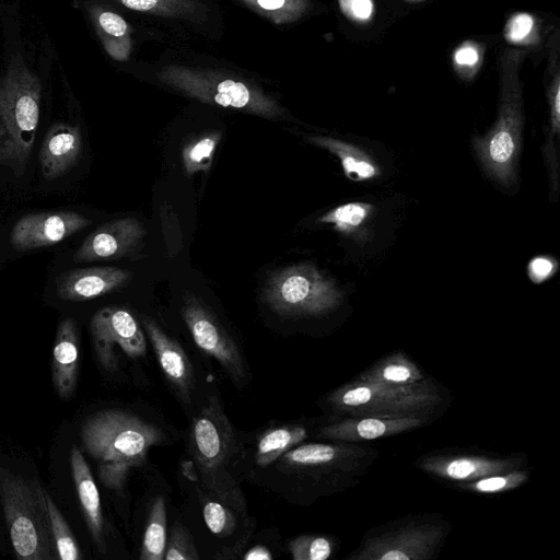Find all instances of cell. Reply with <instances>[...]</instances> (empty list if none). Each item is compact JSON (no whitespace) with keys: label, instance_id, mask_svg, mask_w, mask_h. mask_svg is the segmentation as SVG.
<instances>
[{"label":"cell","instance_id":"7402d4cb","mask_svg":"<svg viewBox=\"0 0 560 560\" xmlns=\"http://www.w3.org/2000/svg\"><path fill=\"white\" fill-rule=\"evenodd\" d=\"M40 497L46 512L48 527L55 542L58 559L78 560L82 558L81 550L72 535V532L57 508L51 497L40 487Z\"/></svg>","mask_w":560,"mask_h":560},{"label":"cell","instance_id":"f35d334b","mask_svg":"<svg viewBox=\"0 0 560 560\" xmlns=\"http://www.w3.org/2000/svg\"><path fill=\"white\" fill-rule=\"evenodd\" d=\"M244 559H246V560H271L272 555L269 551V549H267L266 547L257 545V546L253 547L252 549H249L244 555Z\"/></svg>","mask_w":560,"mask_h":560},{"label":"cell","instance_id":"52a82bcc","mask_svg":"<svg viewBox=\"0 0 560 560\" xmlns=\"http://www.w3.org/2000/svg\"><path fill=\"white\" fill-rule=\"evenodd\" d=\"M40 485L0 467V501L16 558L52 560L58 558L51 538Z\"/></svg>","mask_w":560,"mask_h":560},{"label":"cell","instance_id":"836d02e7","mask_svg":"<svg viewBox=\"0 0 560 560\" xmlns=\"http://www.w3.org/2000/svg\"><path fill=\"white\" fill-rule=\"evenodd\" d=\"M358 434L366 440L380 438L386 431V425L378 419H364L357 425Z\"/></svg>","mask_w":560,"mask_h":560},{"label":"cell","instance_id":"8d00e7d4","mask_svg":"<svg viewBox=\"0 0 560 560\" xmlns=\"http://www.w3.org/2000/svg\"><path fill=\"white\" fill-rule=\"evenodd\" d=\"M383 376L392 382H404L410 377V371L405 366L390 365L384 370Z\"/></svg>","mask_w":560,"mask_h":560},{"label":"cell","instance_id":"f1b7e54d","mask_svg":"<svg viewBox=\"0 0 560 560\" xmlns=\"http://www.w3.org/2000/svg\"><path fill=\"white\" fill-rule=\"evenodd\" d=\"M295 560H325L330 556L329 541L324 537L300 536L289 544Z\"/></svg>","mask_w":560,"mask_h":560},{"label":"cell","instance_id":"3957f363","mask_svg":"<svg viewBox=\"0 0 560 560\" xmlns=\"http://www.w3.org/2000/svg\"><path fill=\"white\" fill-rule=\"evenodd\" d=\"M164 46L215 43L225 31L221 0H106Z\"/></svg>","mask_w":560,"mask_h":560},{"label":"cell","instance_id":"9c48e42d","mask_svg":"<svg viewBox=\"0 0 560 560\" xmlns=\"http://www.w3.org/2000/svg\"><path fill=\"white\" fill-rule=\"evenodd\" d=\"M90 329L96 358L108 371L118 368L121 354L138 358L145 353L144 334L126 308L107 306L100 310L93 315Z\"/></svg>","mask_w":560,"mask_h":560},{"label":"cell","instance_id":"7a4b0ae2","mask_svg":"<svg viewBox=\"0 0 560 560\" xmlns=\"http://www.w3.org/2000/svg\"><path fill=\"white\" fill-rule=\"evenodd\" d=\"M164 432L143 419L118 409L88 417L81 428L85 452L97 463L98 478L110 490H121L130 469L145 460L151 446Z\"/></svg>","mask_w":560,"mask_h":560},{"label":"cell","instance_id":"277c9868","mask_svg":"<svg viewBox=\"0 0 560 560\" xmlns=\"http://www.w3.org/2000/svg\"><path fill=\"white\" fill-rule=\"evenodd\" d=\"M42 84L14 55L0 75V165L16 177L26 168L39 121Z\"/></svg>","mask_w":560,"mask_h":560},{"label":"cell","instance_id":"44dd1931","mask_svg":"<svg viewBox=\"0 0 560 560\" xmlns=\"http://www.w3.org/2000/svg\"><path fill=\"white\" fill-rule=\"evenodd\" d=\"M305 436V429L298 425H285L266 431L257 443L256 465L260 467L271 465L285 452L303 441Z\"/></svg>","mask_w":560,"mask_h":560},{"label":"cell","instance_id":"5b68a950","mask_svg":"<svg viewBox=\"0 0 560 560\" xmlns=\"http://www.w3.org/2000/svg\"><path fill=\"white\" fill-rule=\"evenodd\" d=\"M190 452L203 487L219 501L243 513L244 497L228 470L235 452V435L215 397L208 399L192 421Z\"/></svg>","mask_w":560,"mask_h":560},{"label":"cell","instance_id":"d6986e66","mask_svg":"<svg viewBox=\"0 0 560 560\" xmlns=\"http://www.w3.org/2000/svg\"><path fill=\"white\" fill-rule=\"evenodd\" d=\"M272 26L287 30L308 18L315 9L313 0H230Z\"/></svg>","mask_w":560,"mask_h":560},{"label":"cell","instance_id":"f546056e","mask_svg":"<svg viewBox=\"0 0 560 560\" xmlns=\"http://www.w3.org/2000/svg\"><path fill=\"white\" fill-rule=\"evenodd\" d=\"M482 55L481 46L478 43L465 42L454 51V66L463 78H471L482 62Z\"/></svg>","mask_w":560,"mask_h":560},{"label":"cell","instance_id":"4fadbf2b","mask_svg":"<svg viewBox=\"0 0 560 560\" xmlns=\"http://www.w3.org/2000/svg\"><path fill=\"white\" fill-rule=\"evenodd\" d=\"M145 234L143 224L133 218L107 222L83 241L73 260L88 262L121 258L136 249Z\"/></svg>","mask_w":560,"mask_h":560},{"label":"cell","instance_id":"cb8c5ba5","mask_svg":"<svg viewBox=\"0 0 560 560\" xmlns=\"http://www.w3.org/2000/svg\"><path fill=\"white\" fill-rule=\"evenodd\" d=\"M220 138V132H210L194 139L185 145L183 162L187 174L191 175L209 170Z\"/></svg>","mask_w":560,"mask_h":560},{"label":"cell","instance_id":"e575fe53","mask_svg":"<svg viewBox=\"0 0 560 560\" xmlns=\"http://www.w3.org/2000/svg\"><path fill=\"white\" fill-rule=\"evenodd\" d=\"M476 467L474 463L467 459H457L452 462L447 468L446 472L450 477L454 479H464L471 475L475 471Z\"/></svg>","mask_w":560,"mask_h":560},{"label":"cell","instance_id":"60d3db41","mask_svg":"<svg viewBox=\"0 0 560 560\" xmlns=\"http://www.w3.org/2000/svg\"><path fill=\"white\" fill-rule=\"evenodd\" d=\"M381 559L383 560H399V559H409V556L405 555L404 552H400L398 550H390L384 555L381 556Z\"/></svg>","mask_w":560,"mask_h":560},{"label":"cell","instance_id":"ac0fdd59","mask_svg":"<svg viewBox=\"0 0 560 560\" xmlns=\"http://www.w3.org/2000/svg\"><path fill=\"white\" fill-rule=\"evenodd\" d=\"M70 467L88 528L98 550L104 553L106 551V546L100 493L91 469L82 452L75 445L72 446L70 452Z\"/></svg>","mask_w":560,"mask_h":560},{"label":"cell","instance_id":"5bb4252c","mask_svg":"<svg viewBox=\"0 0 560 560\" xmlns=\"http://www.w3.org/2000/svg\"><path fill=\"white\" fill-rule=\"evenodd\" d=\"M131 276L128 270L110 266L68 270L58 276L56 292L65 301H88L120 289Z\"/></svg>","mask_w":560,"mask_h":560},{"label":"cell","instance_id":"4dcf8cb0","mask_svg":"<svg viewBox=\"0 0 560 560\" xmlns=\"http://www.w3.org/2000/svg\"><path fill=\"white\" fill-rule=\"evenodd\" d=\"M537 37L535 19L528 14L514 15L505 27V38L516 44H530Z\"/></svg>","mask_w":560,"mask_h":560},{"label":"cell","instance_id":"8fae6325","mask_svg":"<svg viewBox=\"0 0 560 560\" xmlns=\"http://www.w3.org/2000/svg\"><path fill=\"white\" fill-rule=\"evenodd\" d=\"M90 224L74 211L31 213L14 224L10 240L15 249L30 250L60 243Z\"/></svg>","mask_w":560,"mask_h":560},{"label":"cell","instance_id":"4316f807","mask_svg":"<svg viewBox=\"0 0 560 560\" xmlns=\"http://www.w3.org/2000/svg\"><path fill=\"white\" fill-rule=\"evenodd\" d=\"M202 514L210 532L219 537H228L236 528L237 520L232 509L220 501L206 502Z\"/></svg>","mask_w":560,"mask_h":560},{"label":"cell","instance_id":"30bf717a","mask_svg":"<svg viewBox=\"0 0 560 560\" xmlns=\"http://www.w3.org/2000/svg\"><path fill=\"white\" fill-rule=\"evenodd\" d=\"M182 315L195 343L215 359L236 384H242L246 378L243 357L210 310L192 294H186Z\"/></svg>","mask_w":560,"mask_h":560},{"label":"cell","instance_id":"d6a6232c","mask_svg":"<svg viewBox=\"0 0 560 560\" xmlns=\"http://www.w3.org/2000/svg\"><path fill=\"white\" fill-rule=\"evenodd\" d=\"M556 270V262L548 257H535L528 264V275L533 282L540 283Z\"/></svg>","mask_w":560,"mask_h":560},{"label":"cell","instance_id":"7c38bea8","mask_svg":"<svg viewBox=\"0 0 560 560\" xmlns=\"http://www.w3.org/2000/svg\"><path fill=\"white\" fill-rule=\"evenodd\" d=\"M90 20L105 52L117 62H132L137 49L152 36L128 18L100 3L88 7Z\"/></svg>","mask_w":560,"mask_h":560},{"label":"cell","instance_id":"6da1fadb","mask_svg":"<svg viewBox=\"0 0 560 560\" xmlns=\"http://www.w3.org/2000/svg\"><path fill=\"white\" fill-rule=\"evenodd\" d=\"M140 81L199 103L267 119L288 112L258 73L189 45H168L152 59L130 62Z\"/></svg>","mask_w":560,"mask_h":560},{"label":"cell","instance_id":"d4e9b609","mask_svg":"<svg viewBox=\"0 0 560 560\" xmlns=\"http://www.w3.org/2000/svg\"><path fill=\"white\" fill-rule=\"evenodd\" d=\"M547 67V97L550 107L551 129L558 133L560 129V66H559V32L550 37L549 60Z\"/></svg>","mask_w":560,"mask_h":560},{"label":"cell","instance_id":"b9f144b4","mask_svg":"<svg viewBox=\"0 0 560 560\" xmlns=\"http://www.w3.org/2000/svg\"><path fill=\"white\" fill-rule=\"evenodd\" d=\"M406 2H419V1H423V0H404Z\"/></svg>","mask_w":560,"mask_h":560},{"label":"cell","instance_id":"e0dca14e","mask_svg":"<svg viewBox=\"0 0 560 560\" xmlns=\"http://www.w3.org/2000/svg\"><path fill=\"white\" fill-rule=\"evenodd\" d=\"M78 371V330L72 318H65L58 325L51 361V381L59 397L72 396L77 387Z\"/></svg>","mask_w":560,"mask_h":560},{"label":"cell","instance_id":"ba28073f","mask_svg":"<svg viewBox=\"0 0 560 560\" xmlns=\"http://www.w3.org/2000/svg\"><path fill=\"white\" fill-rule=\"evenodd\" d=\"M264 300L281 315L326 312L340 300L335 283L315 266L299 264L275 272L267 281Z\"/></svg>","mask_w":560,"mask_h":560},{"label":"cell","instance_id":"ffe728a7","mask_svg":"<svg viewBox=\"0 0 560 560\" xmlns=\"http://www.w3.org/2000/svg\"><path fill=\"white\" fill-rule=\"evenodd\" d=\"M308 141L336 154L340 159L345 174L351 180L371 179L380 174L374 162L352 144L322 136L308 137Z\"/></svg>","mask_w":560,"mask_h":560},{"label":"cell","instance_id":"9a60e30c","mask_svg":"<svg viewBox=\"0 0 560 560\" xmlns=\"http://www.w3.org/2000/svg\"><path fill=\"white\" fill-rule=\"evenodd\" d=\"M142 323L165 377L180 398L189 402L195 380L188 357L180 345L168 337L153 319L143 317Z\"/></svg>","mask_w":560,"mask_h":560},{"label":"cell","instance_id":"ab89813d","mask_svg":"<svg viewBox=\"0 0 560 560\" xmlns=\"http://www.w3.org/2000/svg\"><path fill=\"white\" fill-rule=\"evenodd\" d=\"M183 472L188 479H191V480L199 479L197 469L194 467V464H191L190 462H188V463L186 462L183 464Z\"/></svg>","mask_w":560,"mask_h":560},{"label":"cell","instance_id":"d590c367","mask_svg":"<svg viewBox=\"0 0 560 560\" xmlns=\"http://www.w3.org/2000/svg\"><path fill=\"white\" fill-rule=\"evenodd\" d=\"M371 398V392L366 387H357L346 392L342 396V402L348 406H358L365 404Z\"/></svg>","mask_w":560,"mask_h":560},{"label":"cell","instance_id":"83f0119b","mask_svg":"<svg viewBox=\"0 0 560 560\" xmlns=\"http://www.w3.org/2000/svg\"><path fill=\"white\" fill-rule=\"evenodd\" d=\"M165 560H197L198 551L194 545L191 535L180 525L175 524L166 540Z\"/></svg>","mask_w":560,"mask_h":560},{"label":"cell","instance_id":"603a6c76","mask_svg":"<svg viewBox=\"0 0 560 560\" xmlns=\"http://www.w3.org/2000/svg\"><path fill=\"white\" fill-rule=\"evenodd\" d=\"M166 506L163 497H158L151 505L144 532L140 559L162 560L166 547Z\"/></svg>","mask_w":560,"mask_h":560},{"label":"cell","instance_id":"2e32d148","mask_svg":"<svg viewBox=\"0 0 560 560\" xmlns=\"http://www.w3.org/2000/svg\"><path fill=\"white\" fill-rule=\"evenodd\" d=\"M82 151L80 128L65 122L48 130L39 150L43 176L50 180L66 174L78 162Z\"/></svg>","mask_w":560,"mask_h":560},{"label":"cell","instance_id":"1f68e13d","mask_svg":"<svg viewBox=\"0 0 560 560\" xmlns=\"http://www.w3.org/2000/svg\"><path fill=\"white\" fill-rule=\"evenodd\" d=\"M342 14L357 23H368L375 13L373 0H337Z\"/></svg>","mask_w":560,"mask_h":560},{"label":"cell","instance_id":"74e56055","mask_svg":"<svg viewBox=\"0 0 560 560\" xmlns=\"http://www.w3.org/2000/svg\"><path fill=\"white\" fill-rule=\"evenodd\" d=\"M506 485V479L503 477H491L477 482L476 487L480 491L489 492L500 490Z\"/></svg>","mask_w":560,"mask_h":560},{"label":"cell","instance_id":"484cf974","mask_svg":"<svg viewBox=\"0 0 560 560\" xmlns=\"http://www.w3.org/2000/svg\"><path fill=\"white\" fill-rule=\"evenodd\" d=\"M371 205L350 202L325 213L319 221L335 225L338 230L347 232L359 226L370 214Z\"/></svg>","mask_w":560,"mask_h":560},{"label":"cell","instance_id":"8992f818","mask_svg":"<svg viewBox=\"0 0 560 560\" xmlns=\"http://www.w3.org/2000/svg\"><path fill=\"white\" fill-rule=\"evenodd\" d=\"M526 52L505 49L500 58V102L495 124L475 147L487 171L503 183L512 180L517 160L523 122L521 65Z\"/></svg>","mask_w":560,"mask_h":560}]
</instances>
